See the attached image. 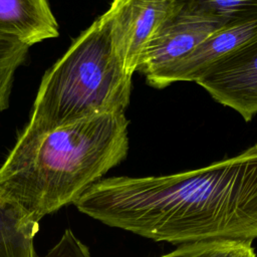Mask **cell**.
Returning <instances> with one entry per match:
<instances>
[{"label":"cell","mask_w":257,"mask_h":257,"mask_svg":"<svg viewBox=\"0 0 257 257\" xmlns=\"http://www.w3.org/2000/svg\"><path fill=\"white\" fill-rule=\"evenodd\" d=\"M74 205L105 225L155 241L251 242L257 238V145L190 172L101 179Z\"/></svg>","instance_id":"cell-1"},{"label":"cell","mask_w":257,"mask_h":257,"mask_svg":"<svg viewBox=\"0 0 257 257\" xmlns=\"http://www.w3.org/2000/svg\"><path fill=\"white\" fill-rule=\"evenodd\" d=\"M124 112L25 127L0 167V196L33 223L74 202L127 154Z\"/></svg>","instance_id":"cell-2"},{"label":"cell","mask_w":257,"mask_h":257,"mask_svg":"<svg viewBox=\"0 0 257 257\" xmlns=\"http://www.w3.org/2000/svg\"><path fill=\"white\" fill-rule=\"evenodd\" d=\"M132 77L102 14L45 72L26 126L51 130L97 114L124 112Z\"/></svg>","instance_id":"cell-3"},{"label":"cell","mask_w":257,"mask_h":257,"mask_svg":"<svg viewBox=\"0 0 257 257\" xmlns=\"http://www.w3.org/2000/svg\"><path fill=\"white\" fill-rule=\"evenodd\" d=\"M177 8L176 0H112L106 17L124 68L133 76L149 42Z\"/></svg>","instance_id":"cell-4"},{"label":"cell","mask_w":257,"mask_h":257,"mask_svg":"<svg viewBox=\"0 0 257 257\" xmlns=\"http://www.w3.org/2000/svg\"><path fill=\"white\" fill-rule=\"evenodd\" d=\"M218 102L246 120L257 114V38L241 47L196 81Z\"/></svg>","instance_id":"cell-5"},{"label":"cell","mask_w":257,"mask_h":257,"mask_svg":"<svg viewBox=\"0 0 257 257\" xmlns=\"http://www.w3.org/2000/svg\"><path fill=\"white\" fill-rule=\"evenodd\" d=\"M221 23L177 6L147 45L138 71L146 78L158 73L189 54L211 34L224 28Z\"/></svg>","instance_id":"cell-6"},{"label":"cell","mask_w":257,"mask_h":257,"mask_svg":"<svg viewBox=\"0 0 257 257\" xmlns=\"http://www.w3.org/2000/svg\"><path fill=\"white\" fill-rule=\"evenodd\" d=\"M256 38L257 21L221 28L186 56L147 77V81L157 88L177 81L196 82L218 63Z\"/></svg>","instance_id":"cell-7"},{"label":"cell","mask_w":257,"mask_h":257,"mask_svg":"<svg viewBox=\"0 0 257 257\" xmlns=\"http://www.w3.org/2000/svg\"><path fill=\"white\" fill-rule=\"evenodd\" d=\"M0 33L28 46L59 34L48 0H0Z\"/></svg>","instance_id":"cell-8"},{"label":"cell","mask_w":257,"mask_h":257,"mask_svg":"<svg viewBox=\"0 0 257 257\" xmlns=\"http://www.w3.org/2000/svg\"><path fill=\"white\" fill-rule=\"evenodd\" d=\"M38 229L0 196V257H36L33 240Z\"/></svg>","instance_id":"cell-9"},{"label":"cell","mask_w":257,"mask_h":257,"mask_svg":"<svg viewBox=\"0 0 257 257\" xmlns=\"http://www.w3.org/2000/svg\"><path fill=\"white\" fill-rule=\"evenodd\" d=\"M176 4L225 27L257 21V0H176Z\"/></svg>","instance_id":"cell-10"},{"label":"cell","mask_w":257,"mask_h":257,"mask_svg":"<svg viewBox=\"0 0 257 257\" xmlns=\"http://www.w3.org/2000/svg\"><path fill=\"white\" fill-rule=\"evenodd\" d=\"M28 48L17 38L0 33V112L9 105L14 73L25 61Z\"/></svg>","instance_id":"cell-11"},{"label":"cell","mask_w":257,"mask_h":257,"mask_svg":"<svg viewBox=\"0 0 257 257\" xmlns=\"http://www.w3.org/2000/svg\"><path fill=\"white\" fill-rule=\"evenodd\" d=\"M161 257H257L251 242L214 240L184 244Z\"/></svg>","instance_id":"cell-12"},{"label":"cell","mask_w":257,"mask_h":257,"mask_svg":"<svg viewBox=\"0 0 257 257\" xmlns=\"http://www.w3.org/2000/svg\"><path fill=\"white\" fill-rule=\"evenodd\" d=\"M36 257H91L88 248L73 234L66 229L59 241L43 256Z\"/></svg>","instance_id":"cell-13"}]
</instances>
